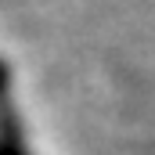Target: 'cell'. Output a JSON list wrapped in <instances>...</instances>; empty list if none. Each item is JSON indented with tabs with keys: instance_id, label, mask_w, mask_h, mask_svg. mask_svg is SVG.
<instances>
[{
	"instance_id": "1",
	"label": "cell",
	"mask_w": 155,
	"mask_h": 155,
	"mask_svg": "<svg viewBox=\"0 0 155 155\" xmlns=\"http://www.w3.org/2000/svg\"><path fill=\"white\" fill-rule=\"evenodd\" d=\"M7 76H11V72H7V65H4V61H0V97H4V94H7Z\"/></svg>"
},
{
	"instance_id": "2",
	"label": "cell",
	"mask_w": 155,
	"mask_h": 155,
	"mask_svg": "<svg viewBox=\"0 0 155 155\" xmlns=\"http://www.w3.org/2000/svg\"><path fill=\"white\" fill-rule=\"evenodd\" d=\"M0 155H29L25 148H15V152H7V148H0Z\"/></svg>"
}]
</instances>
